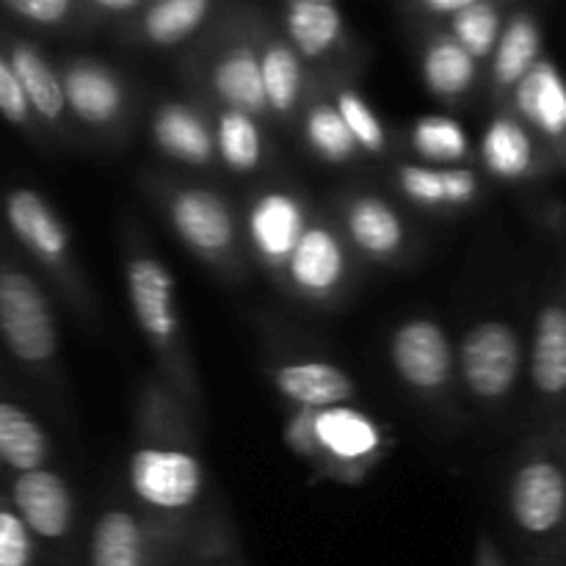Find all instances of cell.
Instances as JSON below:
<instances>
[{"mask_svg": "<svg viewBox=\"0 0 566 566\" xmlns=\"http://www.w3.org/2000/svg\"><path fill=\"white\" fill-rule=\"evenodd\" d=\"M412 144L429 160H459L468 155V133L448 116H423L415 125Z\"/></svg>", "mask_w": 566, "mask_h": 566, "instance_id": "31", "label": "cell"}, {"mask_svg": "<svg viewBox=\"0 0 566 566\" xmlns=\"http://www.w3.org/2000/svg\"><path fill=\"white\" fill-rule=\"evenodd\" d=\"M307 138L310 144L329 160H346L352 158L354 149H357L346 122L340 119L337 108H332V105H318V108L310 111Z\"/></svg>", "mask_w": 566, "mask_h": 566, "instance_id": "32", "label": "cell"}, {"mask_svg": "<svg viewBox=\"0 0 566 566\" xmlns=\"http://www.w3.org/2000/svg\"><path fill=\"white\" fill-rule=\"evenodd\" d=\"M337 114L346 122L354 144H359V147L368 149V153H381V149H385V130H381L376 114L368 108V103H365L357 92L348 88V92H343L340 97H337Z\"/></svg>", "mask_w": 566, "mask_h": 566, "instance_id": "33", "label": "cell"}, {"mask_svg": "<svg viewBox=\"0 0 566 566\" xmlns=\"http://www.w3.org/2000/svg\"><path fill=\"white\" fill-rule=\"evenodd\" d=\"M260 77H263L265 105H271L280 114L296 105L298 86H302V70H298V59L287 44H269L260 59Z\"/></svg>", "mask_w": 566, "mask_h": 566, "instance_id": "27", "label": "cell"}, {"mask_svg": "<svg viewBox=\"0 0 566 566\" xmlns=\"http://www.w3.org/2000/svg\"><path fill=\"white\" fill-rule=\"evenodd\" d=\"M249 232H252L254 247L265 260H271V263L287 260L296 249L298 238L304 235L302 205L287 193H269L252 208Z\"/></svg>", "mask_w": 566, "mask_h": 566, "instance_id": "12", "label": "cell"}, {"mask_svg": "<svg viewBox=\"0 0 566 566\" xmlns=\"http://www.w3.org/2000/svg\"><path fill=\"white\" fill-rule=\"evenodd\" d=\"M517 108L553 142H566V81L553 61L539 59L514 88Z\"/></svg>", "mask_w": 566, "mask_h": 566, "instance_id": "10", "label": "cell"}, {"mask_svg": "<svg viewBox=\"0 0 566 566\" xmlns=\"http://www.w3.org/2000/svg\"><path fill=\"white\" fill-rule=\"evenodd\" d=\"M453 36L462 50H468L473 59L495 53L497 39H501V11L497 6L484 0H470L459 14H453Z\"/></svg>", "mask_w": 566, "mask_h": 566, "instance_id": "29", "label": "cell"}, {"mask_svg": "<svg viewBox=\"0 0 566 566\" xmlns=\"http://www.w3.org/2000/svg\"><path fill=\"white\" fill-rule=\"evenodd\" d=\"M287 31L304 55H324L343 33L340 9L329 0H296L287 9Z\"/></svg>", "mask_w": 566, "mask_h": 566, "instance_id": "24", "label": "cell"}, {"mask_svg": "<svg viewBox=\"0 0 566 566\" xmlns=\"http://www.w3.org/2000/svg\"><path fill=\"white\" fill-rule=\"evenodd\" d=\"M542 59V31L531 14H514L501 31L495 48V83L517 86Z\"/></svg>", "mask_w": 566, "mask_h": 566, "instance_id": "20", "label": "cell"}, {"mask_svg": "<svg viewBox=\"0 0 566 566\" xmlns=\"http://www.w3.org/2000/svg\"><path fill=\"white\" fill-rule=\"evenodd\" d=\"M99 9L103 11H133V9H142L138 0H99Z\"/></svg>", "mask_w": 566, "mask_h": 566, "instance_id": "41", "label": "cell"}, {"mask_svg": "<svg viewBox=\"0 0 566 566\" xmlns=\"http://www.w3.org/2000/svg\"><path fill=\"white\" fill-rule=\"evenodd\" d=\"M0 114L9 122H14V125H25L28 116H31L20 81H17L14 70H11L9 59L3 53H0Z\"/></svg>", "mask_w": 566, "mask_h": 566, "instance_id": "36", "label": "cell"}, {"mask_svg": "<svg viewBox=\"0 0 566 566\" xmlns=\"http://www.w3.org/2000/svg\"><path fill=\"white\" fill-rule=\"evenodd\" d=\"M6 219L11 232L44 263H61L70 247L64 224L48 202L31 188H17L6 199Z\"/></svg>", "mask_w": 566, "mask_h": 566, "instance_id": "9", "label": "cell"}, {"mask_svg": "<svg viewBox=\"0 0 566 566\" xmlns=\"http://www.w3.org/2000/svg\"><path fill=\"white\" fill-rule=\"evenodd\" d=\"M287 269H291L293 282L302 291L324 296L343 280L346 258H343V247L329 230L313 227L298 238L296 249L287 258Z\"/></svg>", "mask_w": 566, "mask_h": 566, "instance_id": "14", "label": "cell"}, {"mask_svg": "<svg viewBox=\"0 0 566 566\" xmlns=\"http://www.w3.org/2000/svg\"><path fill=\"white\" fill-rule=\"evenodd\" d=\"M462 374L479 398H503L514 387L523 365L517 332L503 321H484L462 340Z\"/></svg>", "mask_w": 566, "mask_h": 566, "instance_id": "2", "label": "cell"}, {"mask_svg": "<svg viewBox=\"0 0 566 566\" xmlns=\"http://www.w3.org/2000/svg\"><path fill=\"white\" fill-rule=\"evenodd\" d=\"M531 379L542 396H566V304H547L536 318Z\"/></svg>", "mask_w": 566, "mask_h": 566, "instance_id": "13", "label": "cell"}, {"mask_svg": "<svg viewBox=\"0 0 566 566\" xmlns=\"http://www.w3.org/2000/svg\"><path fill=\"white\" fill-rule=\"evenodd\" d=\"M392 365L418 390H437L451 379L453 352L434 321H409L392 337Z\"/></svg>", "mask_w": 566, "mask_h": 566, "instance_id": "5", "label": "cell"}, {"mask_svg": "<svg viewBox=\"0 0 566 566\" xmlns=\"http://www.w3.org/2000/svg\"><path fill=\"white\" fill-rule=\"evenodd\" d=\"M171 224L188 247L208 254L224 252L235 238L230 210L210 191L177 193L171 202Z\"/></svg>", "mask_w": 566, "mask_h": 566, "instance_id": "8", "label": "cell"}, {"mask_svg": "<svg viewBox=\"0 0 566 566\" xmlns=\"http://www.w3.org/2000/svg\"><path fill=\"white\" fill-rule=\"evenodd\" d=\"M315 442L337 459H363L379 448V429L357 409H321L315 412Z\"/></svg>", "mask_w": 566, "mask_h": 566, "instance_id": "16", "label": "cell"}, {"mask_svg": "<svg viewBox=\"0 0 566 566\" xmlns=\"http://www.w3.org/2000/svg\"><path fill=\"white\" fill-rule=\"evenodd\" d=\"M9 64L20 81L22 94L28 99V108L36 111L42 119L59 122L64 114V88L53 66L31 48V44H14L9 55Z\"/></svg>", "mask_w": 566, "mask_h": 566, "instance_id": "18", "label": "cell"}, {"mask_svg": "<svg viewBox=\"0 0 566 566\" xmlns=\"http://www.w3.org/2000/svg\"><path fill=\"white\" fill-rule=\"evenodd\" d=\"M0 335L22 363L39 365L55 352V324L48 302L36 282L20 271H0Z\"/></svg>", "mask_w": 566, "mask_h": 566, "instance_id": "1", "label": "cell"}, {"mask_svg": "<svg viewBox=\"0 0 566 566\" xmlns=\"http://www.w3.org/2000/svg\"><path fill=\"white\" fill-rule=\"evenodd\" d=\"M401 186L415 202L442 205L446 202V188H442V171L423 169V166H403Z\"/></svg>", "mask_w": 566, "mask_h": 566, "instance_id": "35", "label": "cell"}, {"mask_svg": "<svg viewBox=\"0 0 566 566\" xmlns=\"http://www.w3.org/2000/svg\"><path fill=\"white\" fill-rule=\"evenodd\" d=\"M48 457V437L36 420L14 403L0 401V459L20 473L42 468Z\"/></svg>", "mask_w": 566, "mask_h": 566, "instance_id": "23", "label": "cell"}, {"mask_svg": "<svg viewBox=\"0 0 566 566\" xmlns=\"http://www.w3.org/2000/svg\"><path fill=\"white\" fill-rule=\"evenodd\" d=\"M486 566H497V564H495V562H490V564H486Z\"/></svg>", "mask_w": 566, "mask_h": 566, "instance_id": "42", "label": "cell"}, {"mask_svg": "<svg viewBox=\"0 0 566 566\" xmlns=\"http://www.w3.org/2000/svg\"><path fill=\"white\" fill-rule=\"evenodd\" d=\"M133 313L155 346H169L177 335L175 276L153 258H136L127 269Z\"/></svg>", "mask_w": 566, "mask_h": 566, "instance_id": "6", "label": "cell"}, {"mask_svg": "<svg viewBox=\"0 0 566 566\" xmlns=\"http://www.w3.org/2000/svg\"><path fill=\"white\" fill-rule=\"evenodd\" d=\"M208 0H164L144 14V33L155 44H175L199 28L208 17Z\"/></svg>", "mask_w": 566, "mask_h": 566, "instance_id": "28", "label": "cell"}, {"mask_svg": "<svg viewBox=\"0 0 566 566\" xmlns=\"http://www.w3.org/2000/svg\"><path fill=\"white\" fill-rule=\"evenodd\" d=\"M442 188H446L448 205H464L479 193V180H475L473 171L468 169L442 171Z\"/></svg>", "mask_w": 566, "mask_h": 566, "instance_id": "38", "label": "cell"}, {"mask_svg": "<svg viewBox=\"0 0 566 566\" xmlns=\"http://www.w3.org/2000/svg\"><path fill=\"white\" fill-rule=\"evenodd\" d=\"M61 88H64V103L88 125H108L119 116L125 103L116 77L94 61H75L64 72Z\"/></svg>", "mask_w": 566, "mask_h": 566, "instance_id": "11", "label": "cell"}, {"mask_svg": "<svg viewBox=\"0 0 566 566\" xmlns=\"http://www.w3.org/2000/svg\"><path fill=\"white\" fill-rule=\"evenodd\" d=\"M219 153L235 171H252L260 160V133L249 114L227 111L219 119Z\"/></svg>", "mask_w": 566, "mask_h": 566, "instance_id": "30", "label": "cell"}, {"mask_svg": "<svg viewBox=\"0 0 566 566\" xmlns=\"http://www.w3.org/2000/svg\"><path fill=\"white\" fill-rule=\"evenodd\" d=\"M481 155L492 175L503 177V180H517V177L528 175L534 166V142L520 122L497 116L486 127Z\"/></svg>", "mask_w": 566, "mask_h": 566, "instance_id": "21", "label": "cell"}, {"mask_svg": "<svg viewBox=\"0 0 566 566\" xmlns=\"http://www.w3.org/2000/svg\"><path fill=\"white\" fill-rule=\"evenodd\" d=\"M423 77L440 97H459L475 81V59L457 44V39H437L423 59Z\"/></svg>", "mask_w": 566, "mask_h": 566, "instance_id": "26", "label": "cell"}, {"mask_svg": "<svg viewBox=\"0 0 566 566\" xmlns=\"http://www.w3.org/2000/svg\"><path fill=\"white\" fill-rule=\"evenodd\" d=\"M130 484L149 506L186 509L202 490V468L186 451L144 448L130 459Z\"/></svg>", "mask_w": 566, "mask_h": 566, "instance_id": "4", "label": "cell"}, {"mask_svg": "<svg viewBox=\"0 0 566 566\" xmlns=\"http://www.w3.org/2000/svg\"><path fill=\"white\" fill-rule=\"evenodd\" d=\"M274 381L282 396L310 409L346 407L348 398L354 396V381L348 379V374L329 363L285 365L276 370Z\"/></svg>", "mask_w": 566, "mask_h": 566, "instance_id": "15", "label": "cell"}, {"mask_svg": "<svg viewBox=\"0 0 566 566\" xmlns=\"http://www.w3.org/2000/svg\"><path fill=\"white\" fill-rule=\"evenodd\" d=\"M92 566H149L147 539L138 520L127 512H108L92 534Z\"/></svg>", "mask_w": 566, "mask_h": 566, "instance_id": "17", "label": "cell"}, {"mask_svg": "<svg viewBox=\"0 0 566 566\" xmlns=\"http://www.w3.org/2000/svg\"><path fill=\"white\" fill-rule=\"evenodd\" d=\"M287 437H291L293 446L302 448V451H313V446H318V442H315V412L296 418V423L287 431Z\"/></svg>", "mask_w": 566, "mask_h": 566, "instance_id": "39", "label": "cell"}, {"mask_svg": "<svg viewBox=\"0 0 566 566\" xmlns=\"http://www.w3.org/2000/svg\"><path fill=\"white\" fill-rule=\"evenodd\" d=\"M6 9L31 22H39V25H55L70 14L72 3L70 0H9Z\"/></svg>", "mask_w": 566, "mask_h": 566, "instance_id": "37", "label": "cell"}, {"mask_svg": "<svg viewBox=\"0 0 566 566\" xmlns=\"http://www.w3.org/2000/svg\"><path fill=\"white\" fill-rule=\"evenodd\" d=\"M33 539L20 514L0 509V566H31Z\"/></svg>", "mask_w": 566, "mask_h": 566, "instance_id": "34", "label": "cell"}, {"mask_svg": "<svg viewBox=\"0 0 566 566\" xmlns=\"http://www.w3.org/2000/svg\"><path fill=\"white\" fill-rule=\"evenodd\" d=\"M11 495H14L20 520L31 534L42 536V539L66 536L72 523V501L64 479L42 468L20 473Z\"/></svg>", "mask_w": 566, "mask_h": 566, "instance_id": "7", "label": "cell"}, {"mask_svg": "<svg viewBox=\"0 0 566 566\" xmlns=\"http://www.w3.org/2000/svg\"><path fill=\"white\" fill-rule=\"evenodd\" d=\"M468 3L470 0H429L426 9L434 11V14H459Z\"/></svg>", "mask_w": 566, "mask_h": 566, "instance_id": "40", "label": "cell"}, {"mask_svg": "<svg viewBox=\"0 0 566 566\" xmlns=\"http://www.w3.org/2000/svg\"><path fill=\"white\" fill-rule=\"evenodd\" d=\"M348 230L352 238L376 258H387L401 247L403 227L396 210L376 197H363L348 208Z\"/></svg>", "mask_w": 566, "mask_h": 566, "instance_id": "25", "label": "cell"}, {"mask_svg": "<svg viewBox=\"0 0 566 566\" xmlns=\"http://www.w3.org/2000/svg\"><path fill=\"white\" fill-rule=\"evenodd\" d=\"M155 142L171 158L186 164H208L213 155V138H210L205 122L186 105H166L155 116Z\"/></svg>", "mask_w": 566, "mask_h": 566, "instance_id": "19", "label": "cell"}, {"mask_svg": "<svg viewBox=\"0 0 566 566\" xmlns=\"http://www.w3.org/2000/svg\"><path fill=\"white\" fill-rule=\"evenodd\" d=\"M213 88L232 111L252 114L265 105L263 77H260V61L252 50L238 48L227 53L213 70Z\"/></svg>", "mask_w": 566, "mask_h": 566, "instance_id": "22", "label": "cell"}, {"mask_svg": "<svg viewBox=\"0 0 566 566\" xmlns=\"http://www.w3.org/2000/svg\"><path fill=\"white\" fill-rule=\"evenodd\" d=\"M514 523L531 536H551L566 517V473L553 459H531L517 470L509 492Z\"/></svg>", "mask_w": 566, "mask_h": 566, "instance_id": "3", "label": "cell"}]
</instances>
